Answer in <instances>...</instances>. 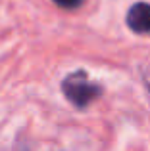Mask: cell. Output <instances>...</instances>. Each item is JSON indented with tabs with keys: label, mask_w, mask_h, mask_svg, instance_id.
<instances>
[{
	"label": "cell",
	"mask_w": 150,
	"mask_h": 151,
	"mask_svg": "<svg viewBox=\"0 0 150 151\" xmlns=\"http://www.w3.org/2000/svg\"><path fill=\"white\" fill-rule=\"evenodd\" d=\"M62 92L71 105H75L77 109H85L102 96V86L92 82L85 71L79 69L69 73L62 81Z\"/></svg>",
	"instance_id": "1"
},
{
	"label": "cell",
	"mask_w": 150,
	"mask_h": 151,
	"mask_svg": "<svg viewBox=\"0 0 150 151\" xmlns=\"http://www.w3.org/2000/svg\"><path fill=\"white\" fill-rule=\"evenodd\" d=\"M127 27L137 35H150V4L135 2L127 10Z\"/></svg>",
	"instance_id": "2"
},
{
	"label": "cell",
	"mask_w": 150,
	"mask_h": 151,
	"mask_svg": "<svg viewBox=\"0 0 150 151\" xmlns=\"http://www.w3.org/2000/svg\"><path fill=\"white\" fill-rule=\"evenodd\" d=\"M56 6H60V8H64V10H75V8H79V6H83V2L85 0H52Z\"/></svg>",
	"instance_id": "3"
},
{
	"label": "cell",
	"mask_w": 150,
	"mask_h": 151,
	"mask_svg": "<svg viewBox=\"0 0 150 151\" xmlns=\"http://www.w3.org/2000/svg\"><path fill=\"white\" fill-rule=\"evenodd\" d=\"M143 81H144V86H146L148 92H150V67H144L143 69Z\"/></svg>",
	"instance_id": "4"
}]
</instances>
